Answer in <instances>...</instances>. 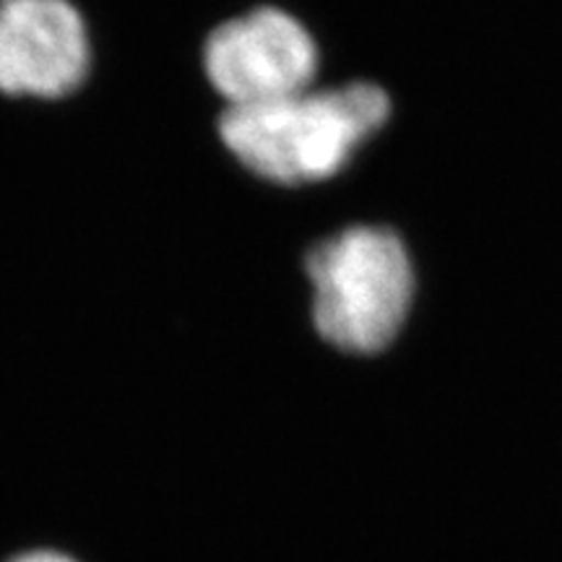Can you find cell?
Returning <instances> with one entry per match:
<instances>
[{
    "label": "cell",
    "instance_id": "cell-1",
    "mask_svg": "<svg viewBox=\"0 0 562 562\" xmlns=\"http://www.w3.org/2000/svg\"><path fill=\"white\" fill-rule=\"evenodd\" d=\"M389 112V94L381 87L357 81L227 108L220 133L250 172L297 186L339 172L357 146L381 128Z\"/></svg>",
    "mask_w": 562,
    "mask_h": 562
},
{
    "label": "cell",
    "instance_id": "cell-2",
    "mask_svg": "<svg viewBox=\"0 0 562 562\" xmlns=\"http://www.w3.org/2000/svg\"><path fill=\"white\" fill-rule=\"evenodd\" d=\"M313 315L334 347L372 355L396 339L409 315L414 269L404 243L383 227H349L307 256Z\"/></svg>",
    "mask_w": 562,
    "mask_h": 562
},
{
    "label": "cell",
    "instance_id": "cell-3",
    "mask_svg": "<svg viewBox=\"0 0 562 562\" xmlns=\"http://www.w3.org/2000/svg\"><path fill=\"white\" fill-rule=\"evenodd\" d=\"M318 50L305 26L279 9L232 19L206 42V74L229 108L311 89Z\"/></svg>",
    "mask_w": 562,
    "mask_h": 562
},
{
    "label": "cell",
    "instance_id": "cell-4",
    "mask_svg": "<svg viewBox=\"0 0 562 562\" xmlns=\"http://www.w3.org/2000/svg\"><path fill=\"white\" fill-rule=\"evenodd\" d=\"M87 68V26L68 0H0V91L63 97Z\"/></svg>",
    "mask_w": 562,
    "mask_h": 562
},
{
    "label": "cell",
    "instance_id": "cell-5",
    "mask_svg": "<svg viewBox=\"0 0 562 562\" xmlns=\"http://www.w3.org/2000/svg\"><path fill=\"white\" fill-rule=\"evenodd\" d=\"M3 562H81L70 552H63L58 547H26V550L13 552Z\"/></svg>",
    "mask_w": 562,
    "mask_h": 562
}]
</instances>
